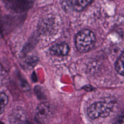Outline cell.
<instances>
[{"mask_svg":"<svg viewBox=\"0 0 124 124\" xmlns=\"http://www.w3.org/2000/svg\"><path fill=\"white\" fill-rule=\"evenodd\" d=\"M124 53H122L120 56L118 58L115 64V69L117 72L121 75L124 76Z\"/></svg>","mask_w":124,"mask_h":124,"instance_id":"obj_7","label":"cell"},{"mask_svg":"<svg viewBox=\"0 0 124 124\" xmlns=\"http://www.w3.org/2000/svg\"><path fill=\"white\" fill-rule=\"evenodd\" d=\"M34 92L40 99H44L46 98L45 94L42 90V89L39 86H36L34 88Z\"/></svg>","mask_w":124,"mask_h":124,"instance_id":"obj_9","label":"cell"},{"mask_svg":"<svg viewBox=\"0 0 124 124\" xmlns=\"http://www.w3.org/2000/svg\"><path fill=\"white\" fill-rule=\"evenodd\" d=\"M5 5L14 10L19 11L23 8L24 0H1Z\"/></svg>","mask_w":124,"mask_h":124,"instance_id":"obj_5","label":"cell"},{"mask_svg":"<svg viewBox=\"0 0 124 124\" xmlns=\"http://www.w3.org/2000/svg\"><path fill=\"white\" fill-rule=\"evenodd\" d=\"M8 102V98L6 94L3 93H0V114L4 111Z\"/></svg>","mask_w":124,"mask_h":124,"instance_id":"obj_8","label":"cell"},{"mask_svg":"<svg viewBox=\"0 0 124 124\" xmlns=\"http://www.w3.org/2000/svg\"><path fill=\"white\" fill-rule=\"evenodd\" d=\"M52 105L48 103H43L36 108L34 121L38 124H41L46 121L52 112Z\"/></svg>","mask_w":124,"mask_h":124,"instance_id":"obj_3","label":"cell"},{"mask_svg":"<svg viewBox=\"0 0 124 124\" xmlns=\"http://www.w3.org/2000/svg\"><path fill=\"white\" fill-rule=\"evenodd\" d=\"M17 124H34L32 122H31V121L28 120L27 119H24L19 122H18Z\"/></svg>","mask_w":124,"mask_h":124,"instance_id":"obj_11","label":"cell"},{"mask_svg":"<svg viewBox=\"0 0 124 124\" xmlns=\"http://www.w3.org/2000/svg\"><path fill=\"white\" fill-rule=\"evenodd\" d=\"M111 106L105 102H97L92 104L88 109V116L93 119L108 116L111 111Z\"/></svg>","mask_w":124,"mask_h":124,"instance_id":"obj_2","label":"cell"},{"mask_svg":"<svg viewBox=\"0 0 124 124\" xmlns=\"http://www.w3.org/2000/svg\"><path fill=\"white\" fill-rule=\"evenodd\" d=\"M0 124H4V123H3V122H2L0 121Z\"/></svg>","mask_w":124,"mask_h":124,"instance_id":"obj_12","label":"cell"},{"mask_svg":"<svg viewBox=\"0 0 124 124\" xmlns=\"http://www.w3.org/2000/svg\"><path fill=\"white\" fill-rule=\"evenodd\" d=\"M68 51L69 46L64 43L54 45L50 48V52L55 55L64 56L68 53Z\"/></svg>","mask_w":124,"mask_h":124,"instance_id":"obj_4","label":"cell"},{"mask_svg":"<svg viewBox=\"0 0 124 124\" xmlns=\"http://www.w3.org/2000/svg\"><path fill=\"white\" fill-rule=\"evenodd\" d=\"M114 124H124V117L123 115L120 116L117 120L114 122Z\"/></svg>","mask_w":124,"mask_h":124,"instance_id":"obj_10","label":"cell"},{"mask_svg":"<svg viewBox=\"0 0 124 124\" xmlns=\"http://www.w3.org/2000/svg\"><path fill=\"white\" fill-rule=\"evenodd\" d=\"M95 43L94 34L91 31L83 29L79 31L75 38V44L78 51L87 53L93 47Z\"/></svg>","mask_w":124,"mask_h":124,"instance_id":"obj_1","label":"cell"},{"mask_svg":"<svg viewBox=\"0 0 124 124\" xmlns=\"http://www.w3.org/2000/svg\"><path fill=\"white\" fill-rule=\"evenodd\" d=\"M93 0H71V3L74 10L79 11L85 8Z\"/></svg>","mask_w":124,"mask_h":124,"instance_id":"obj_6","label":"cell"}]
</instances>
